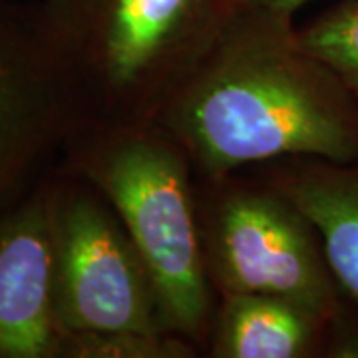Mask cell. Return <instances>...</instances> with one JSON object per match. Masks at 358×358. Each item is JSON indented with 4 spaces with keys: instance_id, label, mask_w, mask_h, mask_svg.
Here are the masks:
<instances>
[{
    "instance_id": "6da1fadb",
    "label": "cell",
    "mask_w": 358,
    "mask_h": 358,
    "mask_svg": "<svg viewBox=\"0 0 358 358\" xmlns=\"http://www.w3.org/2000/svg\"><path fill=\"white\" fill-rule=\"evenodd\" d=\"M227 2L215 40L155 117L195 178L287 159L358 162V100L301 46L294 16Z\"/></svg>"
},
{
    "instance_id": "7a4b0ae2",
    "label": "cell",
    "mask_w": 358,
    "mask_h": 358,
    "mask_svg": "<svg viewBox=\"0 0 358 358\" xmlns=\"http://www.w3.org/2000/svg\"><path fill=\"white\" fill-rule=\"evenodd\" d=\"M227 10V0H42L34 16L84 128L155 122Z\"/></svg>"
},
{
    "instance_id": "3957f363",
    "label": "cell",
    "mask_w": 358,
    "mask_h": 358,
    "mask_svg": "<svg viewBox=\"0 0 358 358\" xmlns=\"http://www.w3.org/2000/svg\"><path fill=\"white\" fill-rule=\"evenodd\" d=\"M64 166L112 205L152 277L169 333L203 343L213 324L195 171L157 122L84 126L64 148Z\"/></svg>"
},
{
    "instance_id": "277c9868",
    "label": "cell",
    "mask_w": 358,
    "mask_h": 358,
    "mask_svg": "<svg viewBox=\"0 0 358 358\" xmlns=\"http://www.w3.org/2000/svg\"><path fill=\"white\" fill-rule=\"evenodd\" d=\"M199 229L207 277L215 293L287 299L333 322L341 289L319 233L271 181L233 176L199 179Z\"/></svg>"
},
{
    "instance_id": "5b68a950",
    "label": "cell",
    "mask_w": 358,
    "mask_h": 358,
    "mask_svg": "<svg viewBox=\"0 0 358 358\" xmlns=\"http://www.w3.org/2000/svg\"><path fill=\"white\" fill-rule=\"evenodd\" d=\"M54 308L60 338L167 331L148 267L112 205L66 166L52 171Z\"/></svg>"
},
{
    "instance_id": "8992f818",
    "label": "cell",
    "mask_w": 358,
    "mask_h": 358,
    "mask_svg": "<svg viewBox=\"0 0 358 358\" xmlns=\"http://www.w3.org/2000/svg\"><path fill=\"white\" fill-rule=\"evenodd\" d=\"M76 128L36 16L0 0V217L50 173Z\"/></svg>"
},
{
    "instance_id": "52a82bcc",
    "label": "cell",
    "mask_w": 358,
    "mask_h": 358,
    "mask_svg": "<svg viewBox=\"0 0 358 358\" xmlns=\"http://www.w3.org/2000/svg\"><path fill=\"white\" fill-rule=\"evenodd\" d=\"M52 171L0 217V358H60Z\"/></svg>"
},
{
    "instance_id": "ba28073f",
    "label": "cell",
    "mask_w": 358,
    "mask_h": 358,
    "mask_svg": "<svg viewBox=\"0 0 358 358\" xmlns=\"http://www.w3.org/2000/svg\"><path fill=\"white\" fill-rule=\"evenodd\" d=\"M268 181L313 223L334 281L358 307V162L287 159Z\"/></svg>"
},
{
    "instance_id": "9c48e42d",
    "label": "cell",
    "mask_w": 358,
    "mask_h": 358,
    "mask_svg": "<svg viewBox=\"0 0 358 358\" xmlns=\"http://www.w3.org/2000/svg\"><path fill=\"white\" fill-rule=\"evenodd\" d=\"M331 322L268 294H221L211 324L213 358H307L329 338Z\"/></svg>"
},
{
    "instance_id": "30bf717a",
    "label": "cell",
    "mask_w": 358,
    "mask_h": 358,
    "mask_svg": "<svg viewBox=\"0 0 358 358\" xmlns=\"http://www.w3.org/2000/svg\"><path fill=\"white\" fill-rule=\"evenodd\" d=\"M301 46L327 64L358 100V0H343L299 26Z\"/></svg>"
},
{
    "instance_id": "8fae6325",
    "label": "cell",
    "mask_w": 358,
    "mask_h": 358,
    "mask_svg": "<svg viewBox=\"0 0 358 358\" xmlns=\"http://www.w3.org/2000/svg\"><path fill=\"white\" fill-rule=\"evenodd\" d=\"M197 345L169 331H112L68 334L60 358H192Z\"/></svg>"
},
{
    "instance_id": "7c38bea8",
    "label": "cell",
    "mask_w": 358,
    "mask_h": 358,
    "mask_svg": "<svg viewBox=\"0 0 358 358\" xmlns=\"http://www.w3.org/2000/svg\"><path fill=\"white\" fill-rule=\"evenodd\" d=\"M324 357L333 358H358V324L346 322L338 315L331 322L329 338L324 345Z\"/></svg>"
},
{
    "instance_id": "4fadbf2b",
    "label": "cell",
    "mask_w": 358,
    "mask_h": 358,
    "mask_svg": "<svg viewBox=\"0 0 358 358\" xmlns=\"http://www.w3.org/2000/svg\"><path fill=\"white\" fill-rule=\"evenodd\" d=\"M237 4H245V6H255V8H267V10H275V13L282 14H294L299 13L303 6H307L313 0H233Z\"/></svg>"
}]
</instances>
